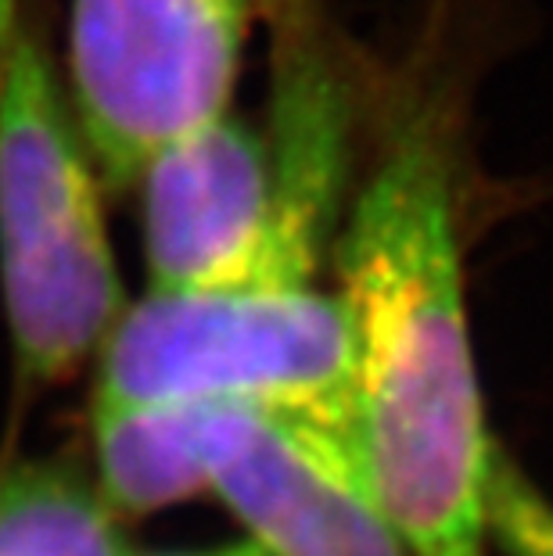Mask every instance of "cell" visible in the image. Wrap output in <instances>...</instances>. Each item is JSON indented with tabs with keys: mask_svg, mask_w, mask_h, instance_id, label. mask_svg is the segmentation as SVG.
I'll use <instances>...</instances> for the list:
<instances>
[{
	"mask_svg": "<svg viewBox=\"0 0 553 556\" xmlns=\"http://www.w3.org/2000/svg\"><path fill=\"white\" fill-rule=\"evenodd\" d=\"M151 402H249L352 434V338L338 291H148L104 338L93 406Z\"/></svg>",
	"mask_w": 553,
	"mask_h": 556,
	"instance_id": "3",
	"label": "cell"
},
{
	"mask_svg": "<svg viewBox=\"0 0 553 556\" xmlns=\"http://www.w3.org/2000/svg\"><path fill=\"white\" fill-rule=\"evenodd\" d=\"M93 467L120 517L159 514L205 492L194 445V402L93 406Z\"/></svg>",
	"mask_w": 553,
	"mask_h": 556,
	"instance_id": "7",
	"label": "cell"
},
{
	"mask_svg": "<svg viewBox=\"0 0 553 556\" xmlns=\"http://www.w3.org/2000/svg\"><path fill=\"white\" fill-rule=\"evenodd\" d=\"M148 291L296 288L280 241L274 151L234 112L191 129L140 173Z\"/></svg>",
	"mask_w": 553,
	"mask_h": 556,
	"instance_id": "6",
	"label": "cell"
},
{
	"mask_svg": "<svg viewBox=\"0 0 553 556\" xmlns=\"http://www.w3.org/2000/svg\"><path fill=\"white\" fill-rule=\"evenodd\" d=\"M140 556V553H137ZM148 556H269L259 542L244 539V542H230V546H216V549H187V553H148Z\"/></svg>",
	"mask_w": 553,
	"mask_h": 556,
	"instance_id": "11",
	"label": "cell"
},
{
	"mask_svg": "<svg viewBox=\"0 0 553 556\" xmlns=\"http://www.w3.org/2000/svg\"><path fill=\"white\" fill-rule=\"evenodd\" d=\"M0 294L29 384L73 377L126 309L98 169L51 54L26 26L0 68Z\"/></svg>",
	"mask_w": 553,
	"mask_h": 556,
	"instance_id": "2",
	"label": "cell"
},
{
	"mask_svg": "<svg viewBox=\"0 0 553 556\" xmlns=\"http://www.w3.org/2000/svg\"><path fill=\"white\" fill-rule=\"evenodd\" d=\"M352 338V434L410 556H492L486 431L470 349L453 162L431 115H406L338 241Z\"/></svg>",
	"mask_w": 553,
	"mask_h": 556,
	"instance_id": "1",
	"label": "cell"
},
{
	"mask_svg": "<svg viewBox=\"0 0 553 556\" xmlns=\"http://www.w3.org/2000/svg\"><path fill=\"white\" fill-rule=\"evenodd\" d=\"M489 528L500 556H553V503L500 445L489 478Z\"/></svg>",
	"mask_w": 553,
	"mask_h": 556,
	"instance_id": "9",
	"label": "cell"
},
{
	"mask_svg": "<svg viewBox=\"0 0 553 556\" xmlns=\"http://www.w3.org/2000/svg\"><path fill=\"white\" fill-rule=\"evenodd\" d=\"M194 445L205 489L269 556H410L349 431L249 402H194Z\"/></svg>",
	"mask_w": 553,
	"mask_h": 556,
	"instance_id": "5",
	"label": "cell"
},
{
	"mask_svg": "<svg viewBox=\"0 0 553 556\" xmlns=\"http://www.w3.org/2000/svg\"><path fill=\"white\" fill-rule=\"evenodd\" d=\"M0 556H137L123 517L73 459L0 467Z\"/></svg>",
	"mask_w": 553,
	"mask_h": 556,
	"instance_id": "8",
	"label": "cell"
},
{
	"mask_svg": "<svg viewBox=\"0 0 553 556\" xmlns=\"http://www.w3.org/2000/svg\"><path fill=\"white\" fill-rule=\"evenodd\" d=\"M259 0H73L68 101L112 191L230 112Z\"/></svg>",
	"mask_w": 553,
	"mask_h": 556,
	"instance_id": "4",
	"label": "cell"
},
{
	"mask_svg": "<svg viewBox=\"0 0 553 556\" xmlns=\"http://www.w3.org/2000/svg\"><path fill=\"white\" fill-rule=\"evenodd\" d=\"M18 29H22L18 0H0V68L8 62V51H11V43H15Z\"/></svg>",
	"mask_w": 553,
	"mask_h": 556,
	"instance_id": "10",
	"label": "cell"
}]
</instances>
